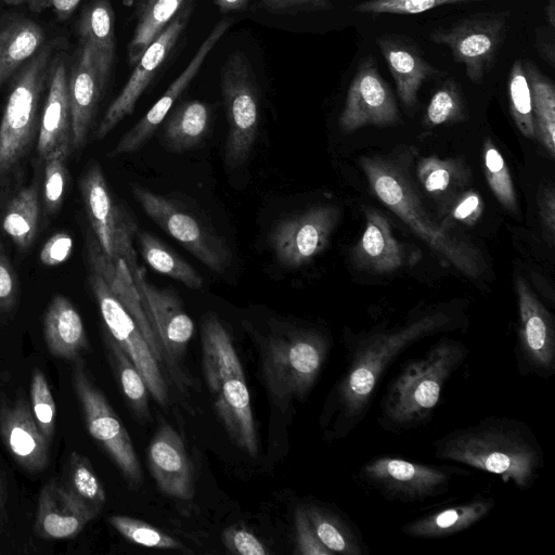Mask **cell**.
I'll return each instance as SVG.
<instances>
[{
	"instance_id": "cell-1",
	"label": "cell",
	"mask_w": 555,
	"mask_h": 555,
	"mask_svg": "<svg viewBox=\"0 0 555 555\" xmlns=\"http://www.w3.org/2000/svg\"><path fill=\"white\" fill-rule=\"evenodd\" d=\"M461 319L444 308L409 318L396 326L380 325L346 338V367L326 408L330 434L340 439L366 417L378 384L390 365L413 344L459 327Z\"/></svg>"
},
{
	"instance_id": "cell-2",
	"label": "cell",
	"mask_w": 555,
	"mask_h": 555,
	"mask_svg": "<svg viewBox=\"0 0 555 555\" xmlns=\"http://www.w3.org/2000/svg\"><path fill=\"white\" fill-rule=\"evenodd\" d=\"M434 456L499 476L517 489H530L540 477L543 449L522 421L488 416L456 428L433 442Z\"/></svg>"
},
{
	"instance_id": "cell-3",
	"label": "cell",
	"mask_w": 555,
	"mask_h": 555,
	"mask_svg": "<svg viewBox=\"0 0 555 555\" xmlns=\"http://www.w3.org/2000/svg\"><path fill=\"white\" fill-rule=\"evenodd\" d=\"M468 352L460 340L443 336L421 357L405 361L382 397L377 417L380 428L398 435L426 424L441 399L444 385Z\"/></svg>"
},
{
	"instance_id": "cell-4",
	"label": "cell",
	"mask_w": 555,
	"mask_h": 555,
	"mask_svg": "<svg viewBox=\"0 0 555 555\" xmlns=\"http://www.w3.org/2000/svg\"><path fill=\"white\" fill-rule=\"evenodd\" d=\"M360 165L376 197L421 240L460 272L479 276L482 267L478 251L431 219L399 159L365 156Z\"/></svg>"
},
{
	"instance_id": "cell-5",
	"label": "cell",
	"mask_w": 555,
	"mask_h": 555,
	"mask_svg": "<svg viewBox=\"0 0 555 555\" xmlns=\"http://www.w3.org/2000/svg\"><path fill=\"white\" fill-rule=\"evenodd\" d=\"M203 372L214 409L232 441L249 456L258 454L249 390L230 334L215 313L202 321Z\"/></svg>"
},
{
	"instance_id": "cell-6",
	"label": "cell",
	"mask_w": 555,
	"mask_h": 555,
	"mask_svg": "<svg viewBox=\"0 0 555 555\" xmlns=\"http://www.w3.org/2000/svg\"><path fill=\"white\" fill-rule=\"evenodd\" d=\"M63 38L47 40L12 77L0 121V188L10 182L38 135L40 103L48 88L51 66Z\"/></svg>"
},
{
	"instance_id": "cell-7",
	"label": "cell",
	"mask_w": 555,
	"mask_h": 555,
	"mask_svg": "<svg viewBox=\"0 0 555 555\" xmlns=\"http://www.w3.org/2000/svg\"><path fill=\"white\" fill-rule=\"evenodd\" d=\"M261 348L266 385L282 403L308 395L328 356L331 340L319 330L293 327L270 334Z\"/></svg>"
},
{
	"instance_id": "cell-8",
	"label": "cell",
	"mask_w": 555,
	"mask_h": 555,
	"mask_svg": "<svg viewBox=\"0 0 555 555\" xmlns=\"http://www.w3.org/2000/svg\"><path fill=\"white\" fill-rule=\"evenodd\" d=\"M462 470L406 459L379 455L360 466L357 477L391 502L421 503L449 491Z\"/></svg>"
},
{
	"instance_id": "cell-9",
	"label": "cell",
	"mask_w": 555,
	"mask_h": 555,
	"mask_svg": "<svg viewBox=\"0 0 555 555\" xmlns=\"http://www.w3.org/2000/svg\"><path fill=\"white\" fill-rule=\"evenodd\" d=\"M221 93L228 120L224 163L235 168L249 157L258 135L259 98L251 66L238 51L229 55L221 74Z\"/></svg>"
},
{
	"instance_id": "cell-10",
	"label": "cell",
	"mask_w": 555,
	"mask_h": 555,
	"mask_svg": "<svg viewBox=\"0 0 555 555\" xmlns=\"http://www.w3.org/2000/svg\"><path fill=\"white\" fill-rule=\"evenodd\" d=\"M511 12H482L435 29L429 39L447 47L454 61L464 65L466 77L476 85L492 69L507 33Z\"/></svg>"
},
{
	"instance_id": "cell-11",
	"label": "cell",
	"mask_w": 555,
	"mask_h": 555,
	"mask_svg": "<svg viewBox=\"0 0 555 555\" xmlns=\"http://www.w3.org/2000/svg\"><path fill=\"white\" fill-rule=\"evenodd\" d=\"M131 192L144 212L166 233L211 271L222 273L230 264L231 251L212 228L178 202L132 185Z\"/></svg>"
},
{
	"instance_id": "cell-12",
	"label": "cell",
	"mask_w": 555,
	"mask_h": 555,
	"mask_svg": "<svg viewBox=\"0 0 555 555\" xmlns=\"http://www.w3.org/2000/svg\"><path fill=\"white\" fill-rule=\"evenodd\" d=\"M73 378L90 435L105 449L128 483L139 487L142 470L129 434L78 359Z\"/></svg>"
},
{
	"instance_id": "cell-13",
	"label": "cell",
	"mask_w": 555,
	"mask_h": 555,
	"mask_svg": "<svg viewBox=\"0 0 555 555\" xmlns=\"http://www.w3.org/2000/svg\"><path fill=\"white\" fill-rule=\"evenodd\" d=\"M89 282L108 335L138 369L154 400L166 405L168 387L165 377L137 323L94 269H91Z\"/></svg>"
},
{
	"instance_id": "cell-14",
	"label": "cell",
	"mask_w": 555,
	"mask_h": 555,
	"mask_svg": "<svg viewBox=\"0 0 555 555\" xmlns=\"http://www.w3.org/2000/svg\"><path fill=\"white\" fill-rule=\"evenodd\" d=\"M80 191L94 237L112 261L122 259L129 267L137 261L132 245L134 221L111 194L99 165H92L80 180Z\"/></svg>"
},
{
	"instance_id": "cell-15",
	"label": "cell",
	"mask_w": 555,
	"mask_h": 555,
	"mask_svg": "<svg viewBox=\"0 0 555 555\" xmlns=\"http://www.w3.org/2000/svg\"><path fill=\"white\" fill-rule=\"evenodd\" d=\"M338 218L335 206L318 205L275 223L269 243L278 262L285 268L309 263L326 247Z\"/></svg>"
},
{
	"instance_id": "cell-16",
	"label": "cell",
	"mask_w": 555,
	"mask_h": 555,
	"mask_svg": "<svg viewBox=\"0 0 555 555\" xmlns=\"http://www.w3.org/2000/svg\"><path fill=\"white\" fill-rule=\"evenodd\" d=\"M519 326L515 350L518 371L547 379L555 373V326L552 314L517 278Z\"/></svg>"
},
{
	"instance_id": "cell-17",
	"label": "cell",
	"mask_w": 555,
	"mask_h": 555,
	"mask_svg": "<svg viewBox=\"0 0 555 555\" xmlns=\"http://www.w3.org/2000/svg\"><path fill=\"white\" fill-rule=\"evenodd\" d=\"M399 120V109L393 93L380 76L375 57L361 61L350 82L339 126L351 132L365 126L386 127Z\"/></svg>"
},
{
	"instance_id": "cell-18",
	"label": "cell",
	"mask_w": 555,
	"mask_h": 555,
	"mask_svg": "<svg viewBox=\"0 0 555 555\" xmlns=\"http://www.w3.org/2000/svg\"><path fill=\"white\" fill-rule=\"evenodd\" d=\"M188 21V12H179L166 28L149 44L114 101L107 107L95 131L105 138L126 116L130 115L150 82L172 51Z\"/></svg>"
},
{
	"instance_id": "cell-19",
	"label": "cell",
	"mask_w": 555,
	"mask_h": 555,
	"mask_svg": "<svg viewBox=\"0 0 555 555\" xmlns=\"http://www.w3.org/2000/svg\"><path fill=\"white\" fill-rule=\"evenodd\" d=\"M164 348L173 377L179 378L178 360L183 357L194 333V323L177 294L151 284L140 268L132 274Z\"/></svg>"
},
{
	"instance_id": "cell-20",
	"label": "cell",
	"mask_w": 555,
	"mask_h": 555,
	"mask_svg": "<svg viewBox=\"0 0 555 555\" xmlns=\"http://www.w3.org/2000/svg\"><path fill=\"white\" fill-rule=\"evenodd\" d=\"M230 26L231 21L229 20H222L214 26L182 73L170 83L147 113L121 137L113 149L112 155L131 154L143 146L165 120L176 101L196 77L208 54Z\"/></svg>"
},
{
	"instance_id": "cell-21",
	"label": "cell",
	"mask_w": 555,
	"mask_h": 555,
	"mask_svg": "<svg viewBox=\"0 0 555 555\" xmlns=\"http://www.w3.org/2000/svg\"><path fill=\"white\" fill-rule=\"evenodd\" d=\"M87 251L90 268L103 276L114 295L134 320L156 361L159 365L167 363L159 337L126 262L122 259L115 262L108 259L93 236L88 240Z\"/></svg>"
},
{
	"instance_id": "cell-22",
	"label": "cell",
	"mask_w": 555,
	"mask_h": 555,
	"mask_svg": "<svg viewBox=\"0 0 555 555\" xmlns=\"http://www.w3.org/2000/svg\"><path fill=\"white\" fill-rule=\"evenodd\" d=\"M66 44L54 56L37 135V152L44 160L54 151H70L72 116L67 94Z\"/></svg>"
},
{
	"instance_id": "cell-23",
	"label": "cell",
	"mask_w": 555,
	"mask_h": 555,
	"mask_svg": "<svg viewBox=\"0 0 555 555\" xmlns=\"http://www.w3.org/2000/svg\"><path fill=\"white\" fill-rule=\"evenodd\" d=\"M147 464L158 489L168 496L193 498L192 466L180 435L168 424L158 427L147 450Z\"/></svg>"
},
{
	"instance_id": "cell-24",
	"label": "cell",
	"mask_w": 555,
	"mask_h": 555,
	"mask_svg": "<svg viewBox=\"0 0 555 555\" xmlns=\"http://www.w3.org/2000/svg\"><path fill=\"white\" fill-rule=\"evenodd\" d=\"M0 436L15 461L29 472L42 470L49 444L38 427L29 403L22 397L0 408Z\"/></svg>"
},
{
	"instance_id": "cell-25",
	"label": "cell",
	"mask_w": 555,
	"mask_h": 555,
	"mask_svg": "<svg viewBox=\"0 0 555 555\" xmlns=\"http://www.w3.org/2000/svg\"><path fill=\"white\" fill-rule=\"evenodd\" d=\"M105 85L92 52L78 47L67 74L74 149L81 147L86 142Z\"/></svg>"
},
{
	"instance_id": "cell-26",
	"label": "cell",
	"mask_w": 555,
	"mask_h": 555,
	"mask_svg": "<svg viewBox=\"0 0 555 555\" xmlns=\"http://www.w3.org/2000/svg\"><path fill=\"white\" fill-rule=\"evenodd\" d=\"M98 513L75 496L63 482L51 480L39 494L36 529L44 539L73 538Z\"/></svg>"
},
{
	"instance_id": "cell-27",
	"label": "cell",
	"mask_w": 555,
	"mask_h": 555,
	"mask_svg": "<svg viewBox=\"0 0 555 555\" xmlns=\"http://www.w3.org/2000/svg\"><path fill=\"white\" fill-rule=\"evenodd\" d=\"M376 43L395 80L401 102L406 107L414 106L423 83L442 74L441 70L433 66L417 46L406 38L383 35L376 39Z\"/></svg>"
},
{
	"instance_id": "cell-28",
	"label": "cell",
	"mask_w": 555,
	"mask_h": 555,
	"mask_svg": "<svg viewBox=\"0 0 555 555\" xmlns=\"http://www.w3.org/2000/svg\"><path fill=\"white\" fill-rule=\"evenodd\" d=\"M365 229L352 254L357 267L375 273H390L405 260L404 248L395 237L388 219L376 209L365 211Z\"/></svg>"
},
{
	"instance_id": "cell-29",
	"label": "cell",
	"mask_w": 555,
	"mask_h": 555,
	"mask_svg": "<svg viewBox=\"0 0 555 555\" xmlns=\"http://www.w3.org/2000/svg\"><path fill=\"white\" fill-rule=\"evenodd\" d=\"M495 505L492 496H475L417 517L402 526L401 531L417 539H441L463 532L486 518Z\"/></svg>"
},
{
	"instance_id": "cell-30",
	"label": "cell",
	"mask_w": 555,
	"mask_h": 555,
	"mask_svg": "<svg viewBox=\"0 0 555 555\" xmlns=\"http://www.w3.org/2000/svg\"><path fill=\"white\" fill-rule=\"evenodd\" d=\"M78 47L88 48L102 79L107 82L116 55L112 0H89L77 22Z\"/></svg>"
},
{
	"instance_id": "cell-31",
	"label": "cell",
	"mask_w": 555,
	"mask_h": 555,
	"mask_svg": "<svg viewBox=\"0 0 555 555\" xmlns=\"http://www.w3.org/2000/svg\"><path fill=\"white\" fill-rule=\"evenodd\" d=\"M47 42L44 28L22 14L0 18V90Z\"/></svg>"
},
{
	"instance_id": "cell-32",
	"label": "cell",
	"mask_w": 555,
	"mask_h": 555,
	"mask_svg": "<svg viewBox=\"0 0 555 555\" xmlns=\"http://www.w3.org/2000/svg\"><path fill=\"white\" fill-rule=\"evenodd\" d=\"M43 337L49 352L60 359L77 360L88 348L82 319L68 298H52L43 319Z\"/></svg>"
},
{
	"instance_id": "cell-33",
	"label": "cell",
	"mask_w": 555,
	"mask_h": 555,
	"mask_svg": "<svg viewBox=\"0 0 555 555\" xmlns=\"http://www.w3.org/2000/svg\"><path fill=\"white\" fill-rule=\"evenodd\" d=\"M305 508L317 537L334 555L369 553L360 530L345 514L315 503Z\"/></svg>"
},
{
	"instance_id": "cell-34",
	"label": "cell",
	"mask_w": 555,
	"mask_h": 555,
	"mask_svg": "<svg viewBox=\"0 0 555 555\" xmlns=\"http://www.w3.org/2000/svg\"><path fill=\"white\" fill-rule=\"evenodd\" d=\"M210 119L206 103L198 100L181 102L164 120L165 145L177 153L195 147L206 135Z\"/></svg>"
},
{
	"instance_id": "cell-35",
	"label": "cell",
	"mask_w": 555,
	"mask_h": 555,
	"mask_svg": "<svg viewBox=\"0 0 555 555\" xmlns=\"http://www.w3.org/2000/svg\"><path fill=\"white\" fill-rule=\"evenodd\" d=\"M184 0H138L135 25L127 52L130 65H134L149 44L179 13Z\"/></svg>"
},
{
	"instance_id": "cell-36",
	"label": "cell",
	"mask_w": 555,
	"mask_h": 555,
	"mask_svg": "<svg viewBox=\"0 0 555 555\" xmlns=\"http://www.w3.org/2000/svg\"><path fill=\"white\" fill-rule=\"evenodd\" d=\"M531 91L535 138L552 158L555 156V88L531 60L524 61Z\"/></svg>"
},
{
	"instance_id": "cell-37",
	"label": "cell",
	"mask_w": 555,
	"mask_h": 555,
	"mask_svg": "<svg viewBox=\"0 0 555 555\" xmlns=\"http://www.w3.org/2000/svg\"><path fill=\"white\" fill-rule=\"evenodd\" d=\"M39 198L36 185L22 189L10 201L2 219V229L21 249H27L37 233Z\"/></svg>"
},
{
	"instance_id": "cell-38",
	"label": "cell",
	"mask_w": 555,
	"mask_h": 555,
	"mask_svg": "<svg viewBox=\"0 0 555 555\" xmlns=\"http://www.w3.org/2000/svg\"><path fill=\"white\" fill-rule=\"evenodd\" d=\"M138 242L143 259L155 271L192 289H199L203 286V279L198 272L157 237L140 231Z\"/></svg>"
},
{
	"instance_id": "cell-39",
	"label": "cell",
	"mask_w": 555,
	"mask_h": 555,
	"mask_svg": "<svg viewBox=\"0 0 555 555\" xmlns=\"http://www.w3.org/2000/svg\"><path fill=\"white\" fill-rule=\"evenodd\" d=\"M106 343L124 395L135 415L145 421L150 415L147 386L132 361L109 335H106Z\"/></svg>"
},
{
	"instance_id": "cell-40",
	"label": "cell",
	"mask_w": 555,
	"mask_h": 555,
	"mask_svg": "<svg viewBox=\"0 0 555 555\" xmlns=\"http://www.w3.org/2000/svg\"><path fill=\"white\" fill-rule=\"evenodd\" d=\"M63 483L75 496L96 512L105 504V490L91 463L77 452H73L68 459Z\"/></svg>"
},
{
	"instance_id": "cell-41",
	"label": "cell",
	"mask_w": 555,
	"mask_h": 555,
	"mask_svg": "<svg viewBox=\"0 0 555 555\" xmlns=\"http://www.w3.org/2000/svg\"><path fill=\"white\" fill-rule=\"evenodd\" d=\"M508 98L513 119L526 138H535L532 114L531 91L526 77L522 60H516L508 76Z\"/></svg>"
},
{
	"instance_id": "cell-42",
	"label": "cell",
	"mask_w": 555,
	"mask_h": 555,
	"mask_svg": "<svg viewBox=\"0 0 555 555\" xmlns=\"http://www.w3.org/2000/svg\"><path fill=\"white\" fill-rule=\"evenodd\" d=\"M112 527L128 541L151 548L181 550L185 547L171 535L137 518L113 515L108 518Z\"/></svg>"
},
{
	"instance_id": "cell-43",
	"label": "cell",
	"mask_w": 555,
	"mask_h": 555,
	"mask_svg": "<svg viewBox=\"0 0 555 555\" xmlns=\"http://www.w3.org/2000/svg\"><path fill=\"white\" fill-rule=\"evenodd\" d=\"M483 166L488 184L498 201L508 210H517V198L508 167L490 140L485 142Z\"/></svg>"
},
{
	"instance_id": "cell-44",
	"label": "cell",
	"mask_w": 555,
	"mask_h": 555,
	"mask_svg": "<svg viewBox=\"0 0 555 555\" xmlns=\"http://www.w3.org/2000/svg\"><path fill=\"white\" fill-rule=\"evenodd\" d=\"M417 179L426 192L440 195L457 186L464 178L457 162L429 156L418 163Z\"/></svg>"
},
{
	"instance_id": "cell-45",
	"label": "cell",
	"mask_w": 555,
	"mask_h": 555,
	"mask_svg": "<svg viewBox=\"0 0 555 555\" xmlns=\"http://www.w3.org/2000/svg\"><path fill=\"white\" fill-rule=\"evenodd\" d=\"M69 153L68 150L60 149L43 160V198L48 214L56 212L63 203L67 183L66 159Z\"/></svg>"
},
{
	"instance_id": "cell-46",
	"label": "cell",
	"mask_w": 555,
	"mask_h": 555,
	"mask_svg": "<svg viewBox=\"0 0 555 555\" xmlns=\"http://www.w3.org/2000/svg\"><path fill=\"white\" fill-rule=\"evenodd\" d=\"M29 405L38 427L51 442L55 425V402L44 374L38 369L31 376Z\"/></svg>"
},
{
	"instance_id": "cell-47",
	"label": "cell",
	"mask_w": 555,
	"mask_h": 555,
	"mask_svg": "<svg viewBox=\"0 0 555 555\" xmlns=\"http://www.w3.org/2000/svg\"><path fill=\"white\" fill-rule=\"evenodd\" d=\"M463 116V102L457 83L447 79L433 94L426 109L425 120L429 126L455 121Z\"/></svg>"
},
{
	"instance_id": "cell-48",
	"label": "cell",
	"mask_w": 555,
	"mask_h": 555,
	"mask_svg": "<svg viewBox=\"0 0 555 555\" xmlns=\"http://www.w3.org/2000/svg\"><path fill=\"white\" fill-rule=\"evenodd\" d=\"M478 2L485 0H365L357 4L354 12L362 14H420L442 5Z\"/></svg>"
},
{
	"instance_id": "cell-49",
	"label": "cell",
	"mask_w": 555,
	"mask_h": 555,
	"mask_svg": "<svg viewBox=\"0 0 555 555\" xmlns=\"http://www.w3.org/2000/svg\"><path fill=\"white\" fill-rule=\"evenodd\" d=\"M295 542L296 554L300 555H334L317 537L308 518L305 506L295 511Z\"/></svg>"
},
{
	"instance_id": "cell-50",
	"label": "cell",
	"mask_w": 555,
	"mask_h": 555,
	"mask_svg": "<svg viewBox=\"0 0 555 555\" xmlns=\"http://www.w3.org/2000/svg\"><path fill=\"white\" fill-rule=\"evenodd\" d=\"M224 546L238 555H268L266 545L249 530L240 526L227 528L221 534Z\"/></svg>"
},
{
	"instance_id": "cell-51",
	"label": "cell",
	"mask_w": 555,
	"mask_h": 555,
	"mask_svg": "<svg viewBox=\"0 0 555 555\" xmlns=\"http://www.w3.org/2000/svg\"><path fill=\"white\" fill-rule=\"evenodd\" d=\"M16 296V275L0 241V313L8 312L14 307Z\"/></svg>"
},
{
	"instance_id": "cell-52",
	"label": "cell",
	"mask_w": 555,
	"mask_h": 555,
	"mask_svg": "<svg viewBox=\"0 0 555 555\" xmlns=\"http://www.w3.org/2000/svg\"><path fill=\"white\" fill-rule=\"evenodd\" d=\"M73 250V238L64 232L51 236L40 250L39 259L47 267H54L66 261Z\"/></svg>"
},
{
	"instance_id": "cell-53",
	"label": "cell",
	"mask_w": 555,
	"mask_h": 555,
	"mask_svg": "<svg viewBox=\"0 0 555 555\" xmlns=\"http://www.w3.org/2000/svg\"><path fill=\"white\" fill-rule=\"evenodd\" d=\"M11 7L24 5L33 12L51 10L57 20H67L77 9L81 0H1Z\"/></svg>"
},
{
	"instance_id": "cell-54",
	"label": "cell",
	"mask_w": 555,
	"mask_h": 555,
	"mask_svg": "<svg viewBox=\"0 0 555 555\" xmlns=\"http://www.w3.org/2000/svg\"><path fill=\"white\" fill-rule=\"evenodd\" d=\"M483 209L481 197L478 193L468 191L460 196L452 208V217L465 224H474L480 217Z\"/></svg>"
},
{
	"instance_id": "cell-55",
	"label": "cell",
	"mask_w": 555,
	"mask_h": 555,
	"mask_svg": "<svg viewBox=\"0 0 555 555\" xmlns=\"http://www.w3.org/2000/svg\"><path fill=\"white\" fill-rule=\"evenodd\" d=\"M261 4L274 13L324 10L331 7L327 0H261Z\"/></svg>"
},
{
	"instance_id": "cell-56",
	"label": "cell",
	"mask_w": 555,
	"mask_h": 555,
	"mask_svg": "<svg viewBox=\"0 0 555 555\" xmlns=\"http://www.w3.org/2000/svg\"><path fill=\"white\" fill-rule=\"evenodd\" d=\"M540 215L551 243L554 241L555 230V193L553 186L544 188L540 193Z\"/></svg>"
},
{
	"instance_id": "cell-57",
	"label": "cell",
	"mask_w": 555,
	"mask_h": 555,
	"mask_svg": "<svg viewBox=\"0 0 555 555\" xmlns=\"http://www.w3.org/2000/svg\"><path fill=\"white\" fill-rule=\"evenodd\" d=\"M535 48L540 56L552 67L555 66L554 31L550 27H538L535 29Z\"/></svg>"
},
{
	"instance_id": "cell-58",
	"label": "cell",
	"mask_w": 555,
	"mask_h": 555,
	"mask_svg": "<svg viewBox=\"0 0 555 555\" xmlns=\"http://www.w3.org/2000/svg\"><path fill=\"white\" fill-rule=\"evenodd\" d=\"M249 0H215L219 11L223 14L243 10Z\"/></svg>"
},
{
	"instance_id": "cell-59",
	"label": "cell",
	"mask_w": 555,
	"mask_h": 555,
	"mask_svg": "<svg viewBox=\"0 0 555 555\" xmlns=\"http://www.w3.org/2000/svg\"><path fill=\"white\" fill-rule=\"evenodd\" d=\"M545 16L550 27H555V0H548L545 7Z\"/></svg>"
},
{
	"instance_id": "cell-60",
	"label": "cell",
	"mask_w": 555,
	"mask_h": 555,
	"mask_svg": "<svg viewBox=\"0 0 555 555\" xmlns=\"http://www.w3.org/2000/svg\"><path fill=\"white\" fill-rule=\"evenodd\" d=\"M0 489H1V487H0Z\"/></svg>"
}]
</instances>
